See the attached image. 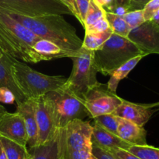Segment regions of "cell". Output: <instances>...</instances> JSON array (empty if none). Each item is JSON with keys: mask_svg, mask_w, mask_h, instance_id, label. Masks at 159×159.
I'll use <instances>...</instances> for the list:
<instances>
[{"mask_svg": "<svg viewBox=\"0 0 159 159\" xmlns=\"http://www.w3.org/2000/svg\"><path fill=\"white\" fill-rule=\"evenodd\" d=\"M75 2L76 7L79 12V18H80V23L84 26V22H85V18L90 0H75Z\"/></svg>", "mask_w": 159, "mask_h": 159, "instance_id": "4dcf8cb0", "label": "cell"}, {"mask_svg": "<svg viewBox=\"0 0 159 159\" xmlns=\"http://www.w3.org/2000/svg\"><path fill=\"white\" fill-rule=\"evenodd\" d=\"M16 112L21 115L24 120L27 133V145L34 147L38 142V127L36 118V98H27L18 103Z\"/></svg>", "mask_w": 159, "mask_h": 159, "instance_id": "5bb4252c", "label": "cell"}, {"mask_svg": "<svg viewBox=\"0 0 159 159\" xmlns=\"http://www.w3.org/2000/svg\"><path fill=\"white\" fill-rule=\"evenodd\" d=\"M117 136L124 141L130 145H146L147 132L144 126H138L135 123L120 118L117 129Z\"/></svg>", "mask_w": 159, "mask_h": 159, "instance_id": "ac0fdd59", "label": "cell"}, {"mask_svg": "<svg viewBox=\"0 0 159 159\" xmlns=\"http://www.w3.org/2000/svg\"><path fill=\"white\" fill-rule=\"evenodd\" d=\"M144 56L145 55H140L135 56V57L132 58L130 60H128L125 63L123 64L122 65H120L119 68L116 69L112 73L111 76H110V80L107 83L108 88L110 90L116 93V88H117V86L119 84L120 81L124 79Z\"/></svg>", "mask_w": 159, "mask_h": 159, "instance_id": "ffe728a7", "label": "cell"}, {"mask_svg": "<svg viewBox=\"0 0 159 159\" xmlns=\"http://www.w3.org/2000/svg\"><path fill=\"white\" fill-rule=\"evenodd\" d=\"M108 152L111 154L115 159H140L130 151L123 148H116L110 150Z\"/></svg>", "mask_w": 159, "mask_h": 159, "instance_id": "f546056e", "label": "cell"}, {"mask_svg": "<svg viewBox=\"0 0 159 159\" xmlns=\"http://www.w3.org/2000/svg\"><path fill=\"white\" fill-rule=\"evenodd\" d=\"M33 49L37 53L40 62L51 60L53 59H59V58H72L79 53V50L72 51V50L64 49L54 42L41 38L34 44Z\"/></svg>", "mask_w": 159, "mask_h": 159, "instance_id": "9a60e30c", "label": "cell"}, {"mask_svg": "<svg viewBox=\"0 0 159 159\" xmlns=\"http://www.w3.org/2000/svg\"><path fill=\"white\" fill-rule=\"evenodd\" d=\"M114 4L116 5H126V6H127V2H128V0H114Z\"/></svg>", "mask_w": 159, "mask_h": 159, "instance_id": "f35d334b", "label": "cell"}, {"mask_svg": "<svg viewBox=\"0 0 159 159\" xmlns=\"http://www.w3.org/2000/svg\"><path fill=\"white\" fill-rule=\"evenodd\" d=\"M0 8L26 17L72 15L61 0H0Z\"/></svg>", "mask_w": 159, "mask_h": 159, "instance_id": "8992f818", "label": "cell"}, {"mask_svg": "<svg viewBox=\"0 0 159 159\" xmlns=\"http://www.w3.org/2000/svg\"><path fill=\"white\" fill-rule=\"evenodd\" d=\"M127 151L140 159H159V147L150 145H130Z\"/></svg>", "mask_w": 159, "mask_h": 159, "instance_id": "484cf974", "label": "cell"}, {"mask_svg": "<svg viewBox=\"0 0 159 159\" xmlns=\"http://www.w3.org/2000/svg\"><path fill=\"white\" fill-rule=\"evenodd\" d=\"M40 37L0 8V51L12 58L30 63L39 62L33 49Z\"/></svg>", "mask_w": 159, "mask_h": 159, "instance_id": "7a4b0ae2", "label": "cell"}, {"mask_svg": "<svg viewBox=\"0 0 159 159\" xmlns=\"http://www.w3.org/2000/svg\"><path fill=\"white\" fill-rule=\"evenodd\" d=\"M0 141L8 159H28L30 157L26 146L20 144L2 136H0Z\"/></svg>", "mask_w": 159, "mask_h": 159, "instance_id": "44dd1931", "label": "cell"}, {"mask_svg": "<svg viewBox=\"0 0 159 159\" xmlns=\"http://www.w3.org/2000/svg\"><path fill=\"white\" fill-rule=\"evenodd\" d=\"M100 6H102L104 9L114 4V0H95Z\"/></svg>", "mask_w": 159, "mask_h": 159, "instance_id": "d590c367", "label": "cell"}, {"mask_svg": "<svg viewBox=\"0 0 159 159\" xmlns=\"http://www.w3.org/2000/svg\"><path fill=\"white\" fill-rule=\"evenodd\" d=\"M140 55H145L128 37L113 33L99 49L94 51L93 62L97 72L111 76L120 65Z\"/></svg>", "mask_w": 159, "mask_h": 159, "instance_id": "3957f363", "label": "cell"}, {"mask_svg": "<svg viewBox=\"0 0 159 159\" xmlns=\"http://www.w3.org/2000/svg\"><path fill=\"white\" fill-rule=\"evenodd\" d=\"M150 20L153 22L154 23H155V24L159 25V9L154 13V15L152 16V19Z\"/></svg>", "mask_w": 159, "mask_h": 159, "instance_id": "8d00e7d4", "label": "cell"}, {"mask_svg": "<svg viewBox=\"0 0 159 159\" xmlns=\"http://www.w3.org/2000/svg\"><path fill=\"white\" fill-rule=\"evenodd\" d=\"M11 71L16 83L26 98H37L62 88L67 80L63 76H48L39 73L16 59L12 60Z\"/></svg>", "mask_w": 159, "mask_h": 159, "instance_id": "277c9868", "label": "cell"}, {"mask_svg": "<svg viewBox=\"0 0 159 159\" xmlns=\"http://www.w3.org/2000/svg\"><path fill=\"white\" fill-rule=\"evenodd\" d=\"M120 118L114 114H106L94 118L95 125L100 126L102 129L117 135V129Z\"/></svg>", "mask_w": 159, "mask_h": 159, "instance_id": "d4e9b609", "label": "cell"}, {"mask_svg": "<svg viewBox=\"0 0 159 159\" xmlns=\"http://www.w3.org/2000/svg\"><path fill=\"white\" fill-rule=\"evenodd\" d=\"M28 159H30V158H28Z\"/></svg>", "mask_w": 159, "mask_h": 159, "instance_id": "7bdbcfd3", "label": "cell"}, {"mask_svg": "<svg viewBox=\"0 0 159 159\" xmlns=\"http://www.w3.org/2000/svg\"><path fill=\"white\" fill-rule=\"evenodd\" d=\"M159 9V0H151L146 4L143 9L144 17L145 21L150 20L152 16Z\"/></svg>", "mask_w": 159, "mask_h": 159, "instance_id": "f1b7e54d", "label": "cell"}, {"mask_svg": "<svg viewBox=\"0 0 159 159\" xmlns=\"http://www.w3.org/2000/svg\"><path fill=\"white\" fill-rule=\"evenodd\" d=\"M151 0H128L127 6L129 11L138 10V9H143L148 2Z\"/></svg>", "mask_w": 159, "mask_h": 159, "instance_id": "836d02e7", "label": "cell"}, {"mask_svg": "<svg viewBox=\"0 0 159 159\" xmlns=\"http://www.w3.org/2000/svg\"><path fill=\"white\" fill-rule=\"evenodd\" d=\"M54 104L60 129L74 119H82L88 115L82 100L67 89L62 88L46 94Z\"/></svg>", "mask_w": 159, "mask_h": 159, "instance_id": "52a82bcc", "label": "cell"}, {"mask_svg": "<svg viewBox=\"0 0 159 159\" xmlns=\"http://www.w3.org/2000/svg\"><path fill=\"white\" fill-rule=\"evenodd\" d=\"M110 29V24H109L108 20L107 18L103 17L102 19L99 20V21L96 22L92 26H89V27L85 28V33L86 34H91V33H101L103 31H107V30Z\"/></svg>", "mask_w": 159, "mask_h": 159, "instance_id": "83f0119b", "label": "cell"}, {"mask_svg": "<svg viewBox=\"0 0 159 159\" xmlns=\"http://www.w3.org/2000/svg\"><path fill=\"white\" fill-rule=\"evenodd\" d=\"M0 136L23 146L27 145V133L24 120L19 112L10 113L6 111L0 116Z\"/></svg>", "mask_w": 159, "mask_h": 159, "instance_id": "7c38bea8", "label": "cell"}, {"mask_svg": "<svg viewBox=\"0 0 159 159\" xmlns=\"http://www.w3.org/2000/svg\"><path fill=\"white\" fill-rule=\"evenodd\" d=\"M92 154L97 159H115L111 154L96 145L93 144Z\"/></svg>", "mask_w": 159, "mask_h": 159, "instance_id": "d6a6232c", "label": "cell"}, {"mask_svg": "<svg viewBox=\"0 0 159 159\" xmlns=\"http://www.w3.org/2000/svg\"><path fill=\"white\" fill-rule=\"evenodd\" d=\"M94 51L81 48L79 53L72 57L73 68L71 75L64 84V88L83 99L87 90L98 83V73L93 62Z\"/></svg>", "mask_w": 159, "mask_h": 159, "instance_id": "5b68a950", "label": "cell"}, {"mask_svg": "<svg viewBox=\"0 0 159 159\" xmlns=\"http://www.w3.org/2000/svg\"><path fill=\"white\" fill-rule=\"evenodd\" d=\"M124 99L107 87L98 82L85 93L82 102L89 117L94 118L106 114H111L120 105Z\"/></svg>", "mask_w": 159, "mask_h": 159, "instance_id": "ba28073f", "label": "cell"}, {"mask_svg": "<svg viewBox=\"0 0 159 159\" xmlns=\"http://www.w3.org/2000/svg\"><path fill=\"white\" fill-rule=\"evenodd\" d=\"M59 132L47 143L30 147L29 151L30 159H60Z\"/></svg>", "mask_w": 159, "mask_h": 159, "instance_id": "d6986e66", "label": "cell"}, {"mask_svg": "<svg viewBox=\"0 0 159 159\" xmlns=\"http://www.w3.org/2000/svg\"><path fill=\"white\" fill-rule=\"evenodd\" d=\"M106 18L108 20L109 24L113 34L124 37H128L131 29L122 17L106 11Z\"/></svg>", "mask_w": 159, "mask_h": 159, "instance_id": "603a6c76", "label": "cell"}, {"mask_svg": "<svg viewBox=\"0 0 159 159\" xmlns=\"http://www.w3.org/2000/svg\"><path fill=\"white\" fill-rule=\"evenodd\" d=\"M106 17V10L99 6L95 0H90L88 10L85 18L83 27L87 28L92 26L99 20Z\"/></svg>", "mask_w": 159, "mask_h": 159, "instance_id": "cb8c5ba5", "label": "cell"}, {"mask_svg": "<svg viewBox=\"0 0 159 159\" xmlns=\"http://www.w3.org/2000/svg\"><path fill=\"white\" fill-rule=\"evenodd\" d=\"M92 143L105 151H109L116 148H123L127 150L130 144L124 141L117 135L113 134L97 125L93 126Z\"/></svg>", "mask_w": 159, "mask_h": 159, "instance_id": "e0dca14e", "label": "cell"}, {"mask_svg": "<svg viewBox=\"0 0 159 159\" xmlns=\"http://www.w3.org/2000/svg\"><path fill=\"white\" fill-rule=\"evenodd\" d=\"M159 104H136L126 100L113 112L123 119H126L138 126H144L155 113L154 107Z\"/></svg>", "mask_w": 159, "mask_h": 159, "instance_id": "4fadbf2b", "label": "cell"}, {"mask_svg": "<svg viewBox=\"0 0 159 159\" xmlns=\"http://www.w3.org/2000/svg\"><path fill=\"white\" fill-rule=\"evenodd\" d=\"M2 53L1 51H0V59L2 58Z\"/></svg>", "mask_w": 159, "mask_h": 159, "instance_id": "b9f144b4", "label": "cell"}, {"mask_svg": "<svg viewBox=\"0 0 159 159\" xmlns=\"http://www.w3.org/2000/svg\"><path fill=\"white\" fill-rule=\"evenodd\" d=\"M0 159H8L6 152L4 151V148H3L2 145L1 141H0Z\"/></svg>", "mask_w": 159, "mask_h": 159, "instance_id": "74e56055", "label": "cell"}, {"mask_svg": "<svg viewBox=\"0 0 159 159\" xmlns=\"http://www.w3.org/2000/svg\"><path fill=\"white\" fill-rule=\"evenodd\" d=\"M122 17L131 30L141 26L142 23L145 22L143 9L129 11L127 13L124 14Z\"/></svg>", "mask_w": 159, "mask_h": 159, "instance_id": "4316f807", "label": "cell"}, {"mask_svg": "<svg viewBox=\"0 0 159 159\" xmlns=\"http://www.w3.org/2000/svg\"><path fill=\"white\" fill-rule=\"evenodd\" d=\"M113 34L111 28L101 33H85V37L82 41V48L85 49L96 51L99 49Z\"/></svg>", "mask_w": 159, "mask_h": 159, "instance_id": "7402d4cb", "label": "cell"}, {"mask_svg": "<svg viewBox=\"0 0 159 159\" xmlns=\"http://www.w3.org/2000/svg\"><path fill=\"white\" fill-rule=\"evenodd\" d=\"M89 159H97V158H96V157H95V156H93V154H92V155H91V157H90L89 158Z\"/></svg>", "mask_w": 159, "mask_h": 159, "instance_id": "60d3db41", "label": "cell"}, {"mask_svg": "<svg viewBox=\"0 0 159 159\" xmlns=\"http://www.w3.org/2000/svg\"><path fill=\"white\" fill-rule=\"evenodd\" d=\"M36 118L38 127L37 145L43 144L60 129L54 104L46 94L36 98Z\"/></svg>", "mask_w": 159, "mask_h": 159, "instance_id": "30bf717a", "label": "cell"}, {"mask_svg": "<svg viewBox=\"0 0 159 159\" xmlns=\"http://www.w3.org/2000/svg\"><path fill=\"white\" fill-rule=\"evenodd\" d=\"M127 37L145 55H159V25L151 20L131 30Z\"/></svg>", "mask_w": 159, "mask_h": 159, "instance_id": "8fae6325", "label": "cell"}, {"mask_svg": "<svg viewBox=\"0 0 159 159\" xmlns=\"http://www.w3.org/2000/svg\"><path fill=\"white\" fill-rule=\"evenodd\" d=\"M0 102L5 104H13L16 102L13 93L7 87H0Z\"/></svg>", "mask_w": 159, "mask_h": 159, "instance_id": "1f68e13d", "label": "cell"}, {"mask_svg": "<svg viewBox=\"0 0 159 159\" xmlns=\"http://www.w3.org/2000/svg\"><path fill=\"white\" fill-rule=\"evenodd\" d=\"M61 1L68 6V8L70 9V11L71 12L72 15L75 16V17L79 20V21L80 22V18H79V12H78L77 7H76V4L75 0H61Z\"/></svg>", "mask_w": 159, "mask_h": 159, "instance_id": "e575fe53", "label": "cell"}, {"mask_svg": "<svg viewBox=\"0 0 159 159\" xmlns=\"http://www.w3.org/2000/svg\"><path fill=\"white\" fill-rule=\"evenodd\" d=\"M13 59L15 58L2 53V56L0 59V87H7L9 89L15 96L16 103L18 104L27 98L21 91L12 76L11 65Z\"/></svg>", "mask_w": 159, "mask_h": 159, "instance_id": "2e32d148", "label": "cell"}, {"mask_svg": "<svg viewBox=\"0 0 159 159\" xmlns=\"http://www.w3.org/2000/svg\"><path fill=\"white\" fill-rule=\"evenodd\" d=\"M6 111V109L2 105H1V104H0V116H1V115H2V114L4 113Z\"/></svg>", "mask_w": 159, "mask_h": 159, "instance_id": "ab89813d", "label": "cell"}, {"mask_svg": "<svg viewBox=\"0 0 159 159\" xmlns=\"http://www.w3.org/2000/svg\"><path fill=\"white\" fill-rule=\"evenodd\" d=\"M93 126L82 119H74L60 129V151L92 150Z\"/></svg>", "mask_w": 159, "mask_h": 159, "instance_id": "9c48e42d", "label": "cell"}, {"mask_svg": "<svg viewBox=\"0 0 159 159\" xmlns=\"http://www.w3.org/2000/svg\"><path fill=\"white\" fill-rule=\"evenodd\" d=\"M3 10L40 38L54 42L64 49L79 51L82 48V41L78 36L75 28L62 15L30 17Z\"/></svg>", "mask_w": 159, "mask_h": 159, "instance_id": "6da1fadb", "label": "cell"}]
</instances>
